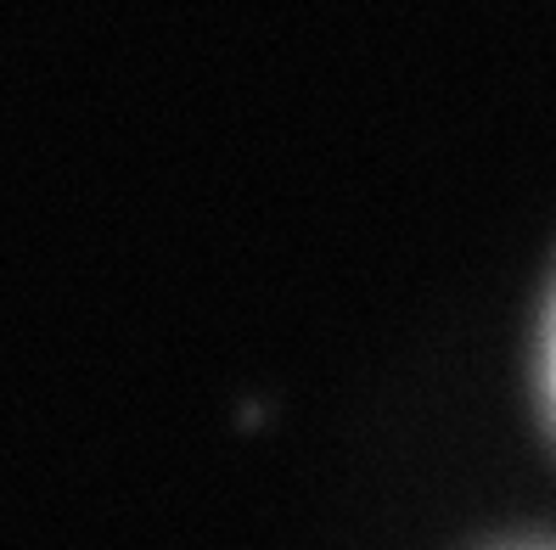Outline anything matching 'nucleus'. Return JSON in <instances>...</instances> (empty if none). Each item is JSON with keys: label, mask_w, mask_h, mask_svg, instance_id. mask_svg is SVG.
Masks as SVG:
<instances>
[{"label": "nucleus", "mask_w": 556, "mask_h": 550, "mask_svg": "<svg viewBox=\"0 0 556 550\" xmlns=\"http://www.w3.org/2000/svg\"><path fill=\"white\" fill-rule=\"evenodd\" d=\"M545 405L556 422V304H551V327H545Z\"/></svg>", "instance_id": "nucleus-1"}]
</instances>
